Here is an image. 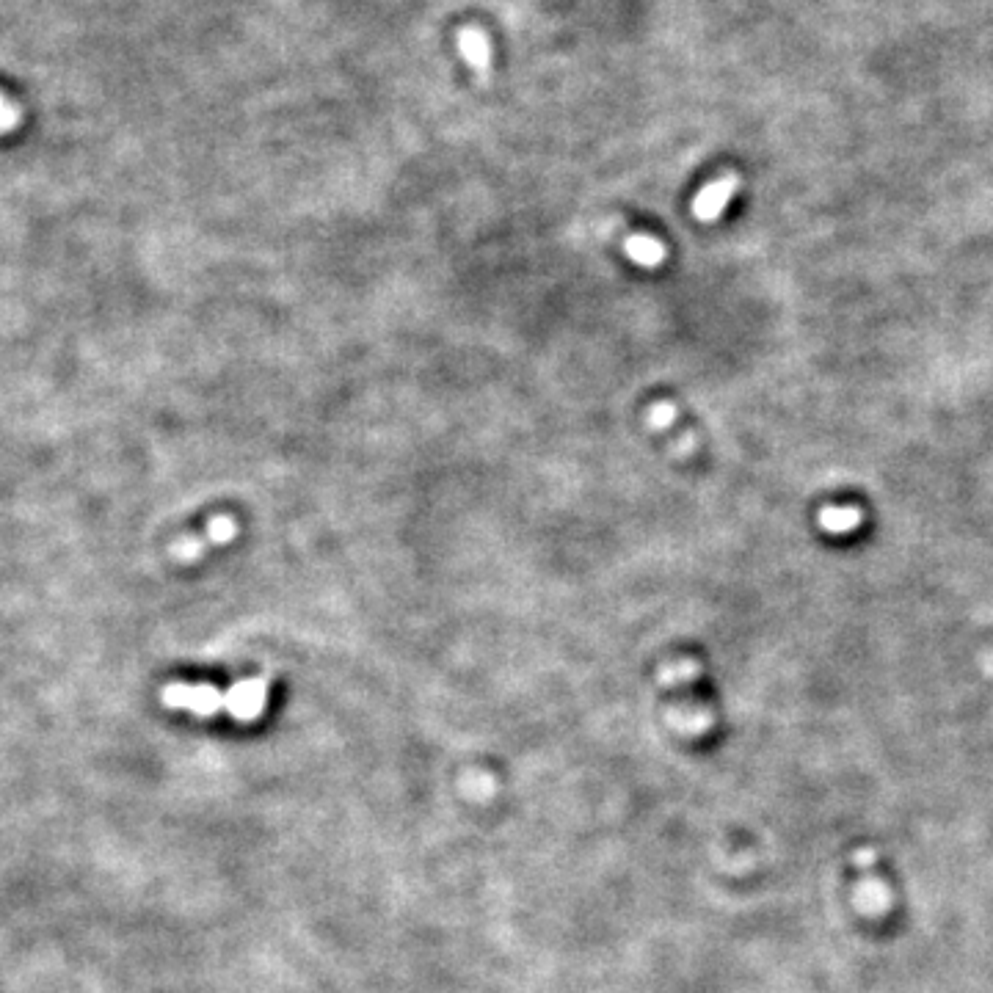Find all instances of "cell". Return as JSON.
<instances>
[{
  "instance_id": "6da1fadb",
  "label": "cell",
  "mask_w": 993,
  "mask_h": 993,
  "mask_svg": "<svg viewBox=\"0 0 993 993\" xmlns=\"http://www.w3.org/2000/svg\"><path fill=\"white\" fill-rule=\"evenodd\" d=\"M163 704L172 709L194 712L199 718H210L224 709V693L213 685H166L163 687Z\"/></svg>"
},
{
  "instance_id": "7a4b0ae2",
  "label": "cell",
  "mask_w": 993,
  "mask_h": 993,
  "mask_svg": "<svg viewBox=\"0 0 993 993\" xmlns=\"http://www.w3.org/2000/svg\"><path fill=\"white\" fill-rule=\"evenodd\" d=\"M265 704H268V682L265 679H243V682H235L224 693V709L235 720H243V723H252L265 712Z\"/></svg>"
},
{
  "instance_id": "3957f363",
  "label": "cell",
  "mask_w": 993,
  "mask_h": 993,
  "mask_svg": "<svg viewBox=\"0 0 993 993\" xmlns=\"http://www.w3.org/2000/svg\"><path fill=\"white\" fill-rule=\"evenodd\" d=\"M737 188H740V177L737 174H723L715 183L704 185L696 194V199H693V216L698 221H707V224L715 221L729 207V202L737 194Z\"/></svg>"
},
{
  "instance_id": "277c9868",
  "label": "cell",
  "mask_w": 993,
  "mask_h": 993,
  "mask_svg": "<svg viewBox=\"0 0 993 993\" xmlns=\"http://www.w3.org/2000/svg\"><path fill=\"white\" fill-rule=\"evenodd\" d=\"M456 42H458V53H461V58H464L469 67L478 72V78H483V80L489 78V72H491L489 34H486L483 28H478V25H464V28H458Z\"/></svg>"
},
{
  "instance_id": "5b68a950",
  "label": "cell",
  "mask_w": 993,
  "mask_h": 993,
  "mask_svg": "<svg viewBox=\"0 0 993 993\" xmlns=\"http://www.w3.org/2000/svg\"><path fill=\"white\" fill-rule=\"evenodd\" d=\"M624 252H627L632 263L643 265V268H657L668 257L665 243L654 238V235H629L624 240Z\"/></svg>"
},
{
  "instance_id": "8992f818",
  "label": "cell",
  "mask_w": 993,
  "mask_h": 993,
  "mask_svg": "<svg viewBox=\"0 0 993 993\" xmlns=\"http://www.w3.org/2000/svg\"><path fill=\"white\" fill-rule=\"evenodd\" d=\"M861 522H864V514H861L858 508H853V505H842V508L828 505V508H822L820 514L822 530L831 533V536H847V533H853Z\"/></svg>"
},
{
  "instance_id": "52a82bcc",
  "label": "cell",
  "mask_w": 993,
  "mask_h": 993,
  "mask_svg": "<svg viewBox=\"0 0 993 993\" xmlns=\"http://www.w3.org/2000/svg\"><path fill=\"white\" fill-rule=\"evenodd\" d=\"M238 536V522L232 519V516H213L210 519V525H207V533H205V541L207 544H216V547H224V544H229L232 538Z\"/></svg>"
},
{
  "instance_id": "ba28073f",
  "label": "cell",
  "mask_w": 993,
  "mask_h": 993,
  "mask_svg": "<svg viewBox=\"0 0 993 993\" xmlns=\"http://www.w3.org/2000/svg\"><path fill=\"white\" fill-rule=\"evenodd\" d=\"M205 547H207L205 536H202V538H199V536H188V538H183V541H177V544H174L172 555L177 560H183V563H191V560L202 558V552H205Z\"/></svg>"
},
{
  "instance_id": "9c48e42d",
  "label": "cell",
  "mask_w": 993,
  "mask_h": 993,
  "mask_svg": "<svg viewBox=\"0 0 993 993\" xmlns=\"http://www.w3.org/2000/svg\"><path fill=\"white\" fill-rule=\"evenodd\" d=\"M676 423V406L668 400H657L649 406V425L651 428H674Z\"/></svg>"
},
{
  "instance_id": "30bf717a",
  "label": "cell",
  "mask_w": 993,
  "mask_h": 993,
  "mask_svg": "<svg viewBox=\"0 0 993 993\" xmlns=\"http://www.w3.org/2000/svg\"><path fill=\"white\" fill-rule=\"evenodd\" d=\"M17 125H20V108L6 94H0V133H9Z\"/></svg>"
}]
</instances>
